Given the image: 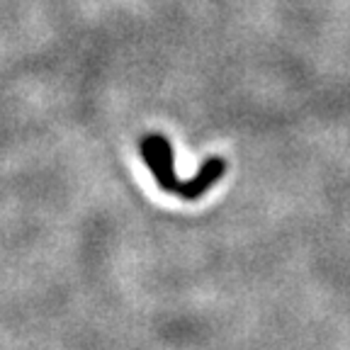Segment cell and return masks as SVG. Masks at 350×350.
<instances>
[{
  "instance_id": "1",
  "label": "cell",
  "mask_w": 350,
  "mask_h": 350,
  "mask_svg": "<svg viewBox=\"0 0 350 350\" xmlns=\"http://www.w3.org/2000/svg\"><path fill=\"white\" fill-rule=\"evenodd\" d=\"M139 148H142V156L146 161L148 170H151L156 185L163 192H170V195H185V183L175 173L173 146H170L168 139L163 134H159V131H148V134H144Z\"/></svg>"
}]
</instances>
